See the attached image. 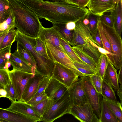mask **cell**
<instances>
[{
    "mask_svg": "<svg viewBox=\"0 0 122 122\" xmlns=\"http://www.w3.org/2000/svg\"><path fill=\"white\" fill-rule=\"evenodd\" d=\"M15 27L22 34L36 38L43 27L39 17L19 0H7Z\"/></svg>",
    "mask_w": 122,
    "mask_h": 122,
    "instance_id": "6da1fadb",
    "label": "cell"
},
{
    "mask_svg": "<svg viewBox=\"0 0 122 122\" xmlns=\"http://www.w3.org/2000/svg\"><path fill=\"white\" fill-rule=\"evenodd\" d=\"M16 41L23 44L31 53L36 63L35 70L44 76L51 77L55 63L41 56L35 50L36 38L27 36L17 30Z\"/></svg>",
    "mask_w": 122,
    "mask_h": 122,
    "instance_id": "7a4b0ae2",
    "label": "cell"
},
{
    "mask_svg": "<svg viewBox=\"0 0 122 122\" xmlns=\"http://www.w3.org/2000/svg\"><path fill=\"white\" fill-rule=\"evenodd\" d=\"M70 109L68 90L60 98L54 102L50 108L41 117L40 121L53 122L66 114L70 113Z\"/></svg>",
    "mask_w": 122,
    "mask_h": 122,
    "instance_id": "3957f363",
    "label": "cell"
},
{
    "mask_svg": "<svg viewBox=\"0 0 122 122\" xmlns=\"http://www.w3.org/2000/svg\"><path fill=\"white\" fill-rule=\"evenodd\" d=\"M101 21L103 30L111 46L113 54L115 64L114 67L116 69H119L122 64L121 37L118 34L113 28L108 26Z\"/></svg>",
    "mask_w": 122,
    "mask_h": 122,
    "instance_id": "277c9868",
    "label": "cell"
},
{
    "mask_svg": "<svg viewBox=\"0 0 122 122\" xmlns=\"http://www.w3.org/2000/svg\"><path fill=\"white\" fill-rule=\"evenodd\" d=\"M83 86L89 102L96 115L99 119L101 115L102 104L103 97L94 86L89 76L81 77Z\"/></svg>",
    "mask_w": 122,
    "mask_h": 122,
    "instance_id": "5b68a950",
    "label": "cell"
},
{
    "mask_svg": "<svg viewBox=\"0 0 122 122\" xmlns=\"http://www.w3.org/2000/svg\"><path fill=\"white\" fill-rule=\"evenodd\" d=\"M9 74L16 93L17 100L18 101H22V95L26 85L35 73L13 69L9 71Z\"/></svg>",
    "mask_w": 122,
    "mask_h": 122,
    "instance_id": "8992f818",
    "label": "cell"
},
{
    "mask_svg": "<svg viewBox=\"0 0 122 122\" xmlns=\"http://www.w3.org/2000/svg\"><path fill=\"white\" fill-rule=\"evenodd\" d=\"M44 43L47 53L51 60L54 62L59 63L70 69L79 76H84L76 69L73 62L67 55L54 46L48 41Z\"/></svg>",
    "mask_w": 122,
    "mask_h": 122,
    "instance_id": "52a82bcc",
    "label": "cell"
},
{
    "mask_svg": "<svg viewBox=\"0 0 122 122\" xmlns=\"http://www.w3.org/2000/svg\"><path fill=\"white\" fill-rule=\"evenodd\" d=\"M54 63L52 77L68 88L78 79L79 76L73 70L59 63Z\"/></svg>",
    "mask_w": 122,
    "mask_h": 122,
    "instance_id": "ba28073f",
    "label": "cell"
},
{
    "mask_svg": "<svg viewBox=\"0 0 122 122\" xmlns=\"http://www.w3.org/2000/svg\"><path fill=\"white\" fill-rule=\"evenodd\" d=\"M71 107L75 105H82L89 102L81 78L69 88Z\"/></svg>",
    "mask_w": 122,
    "mask_h": 122,
    "instance_id": "9c48e42d",
    "label": "cell"
},
{
    "mask_svg": "<svg viewBox=\"0 0 122 122\" xmlns=\"http://www.w3.org/2000/svg\"><path fill=\"white\" fill-rule=\"evenodd\" d=\"M70 114L82 122H100L89 102L81 106L71 107Z\"/></svg>",
    "mask_w": 122,
    "mask_h": 122,
    "instance_id": "30bf717a",
    "label": "cell"
},
{
    "mask_svg": "<svg viewBox=\"0 0 122 122\" xmlns=\"http://www.w3.org/2000/svg\"><path fill=\"white\" fill-rule=\"evenodd\" d=\"M38 37L44 42L48 41L54 46L67 55L60 40V38L63 37L54 26L49 28L43 26Z\"/></svg>",
    "mask_w": 122,
    "mask_h": 122,
    "instance_id": "8fae6325",
    "label": "cell"
},
{
    "mask_svg": "<svg viewBox=\"0 0 122 122\" xmlns=\"http://www.w3.org/2000/svg\"><path fill=\"white\" fill-rule=\"evenodd\" d=\"M4 109L24 116L35 122L40 121V116L32 106L25 102L18 101L12 102L9 107Z\"/></svg>",
    "mask_w": 122,
    "mask_h": 122,
    "instance_id": "7c38bea8",
    "label": "cell"
},
{
    "mask_svg": "<svg viewBox=\"0 0 122 122\" xmlns=\"http://www.w3.org/2000/svg\"><path fill=\"white\" fill-rule=\"evenodd\" d=\"M82 20L75 22L76 26L74 30L73 38L71 44L72 46L86 44L88 38L93 41L88 25L84 24Z\"/></svg>",
    "mask_w": 122,
    "mask_h": 122,
    "instance_id": "4fadbf2b",
    "label": "cell"
},
{
    "mask_svg": "<svg viewBox=\"0 0 122 122\" xmlns=\"http://www.w3.org/2000/svg\"><path fill=\"white\" fill-rule=\"evenodd\" d=\"M119 0H90L87 6L89 11L101 15L106 12H111Z\"/></svg>",
    "mask_w": 122,
    "mask_h": 122,
    "instance_id": "5bb4252c",
    "label": "cell"
},
{
    "mask_svg": "<svg viewBox=\"0 0 122 122\" xmlns=\"http://www.w3.org/2000/svg\"><path fill=\"white\" fill-rule=\"evenodd\" d=\"M68 89L67 86L51 77L44 91L48 97L55 102L60 98Z\"/></svg>",
    "mask_w": 122,
    "mask_h": 122,
    "instance_id": "9a60e30c",
    "label": "cell"
},
{
    "mask_svg": "<svg viewBox=\"0 0 122 122\" xmlns=\"http://www.w3.org/2000/svg\"><path fill=\"white\" fill-rule=\"evenodd\" d=\"M44 76L35 71V75L30 79L25 87L22 95V101L26 102L34 96L40 82Z\"/></svg>",
    "mask_w": 122,
    "mask_h": 122,
    "instance_id": "2e32d148",
    "label": "cell"
},
{
    "mask_svg": "<svg viewBox=\"0 0 122 122\" xmlns=\"http://www.w3.org/2000/svg\"><path fill=\"white\" fill-rule=\"evenodd\" d=\"M9 60L13 69L35 73V70L21 56L17 50L11 53Z\"/></svg>",
    "mask_w": 122,
    "mask_h": 122,
    "instance_id": "e0dca14e",
    "label": "cell"
},
{
    "mask_svg": "<svg viewBox=\"0 0 122 122\" xmlns=\"http://www.w3.org/2000/svg\"><path fill=\"white\" fill-rule=\"evenodd\" d=\"M0 122H35L32 120L20 114L0 108Z\"/></svg>",
    "mask_w": 122,
    "mask_h": 122,
    "instance_id": "ac0fdd59",
    "label": "cell"
},
{
    "mask_svg": "<svg viewBox=\"0 0 122 122\" xmlns=\"http://www.w3.org/2000/svg\"><path fill=\"white\" fill-rule=\"evenodd\" d=\"M114 65L109 61L105 73L103 80L109 83L116 91L119 88L118 74Z\"/></svg>",
    "mask_w": 122,
    "mask_h": 122,
    "instance_id": "d6986e66",
    "label": "cell"
},
{
    "mask_svg": "<svg viewBox=\"0 0 122 122\" xmlns=\"http://www.w3.org/2000/svg\"><path fill=\"white\" fill-rule=\"evenodd\" d=\"M114 21L113 28L121 37L122 31V9L121 0H119L111 12Z\"/></svg>",
    "mask_w": 122,
    "mask_h": 122,
    "instance_id": "ffe728a7",
    "label": "cell"
},
{
    "mask_svg": "<svg viewBox=\"0 0 122 122\" xmlns=\"http://www.w3.org/2000/svg\"><path fill=\"white\" fill-rule=\"evenodd\" d=\"M98 29L101 38L104 49L106 51L107 56L109 61L114 66L113 54L110 42L103 30L101 22L100 19Z\"/></svg>",
    "mask_w": 122,
    "mask_h": 122,
    "instance_id": "44dd1931",
    "label": "cell"
},
{
    "mask_svg": "<svg viewBox=\"0 0 122 122\" xmlns=\"http://www.w3.org/2000/svg\"><path fill=\"white\" fill-rule=\"evenodd\" d=\"M100 122H119L114 114L106 100L103 98L101 107V115Z\"/></svg>",
    "mask_w": 122,
    "mask_h": 122,
    "instance_id": "7402d4cb",
    "label": "cell"
},
{
    "mask_svg": "<svg viewBox=\"0 0 122 122\" xmlns=\"http://www.w3.org/2000/svg\"><path fill=\"white\" fill-rule=\"evenodd\" d=\"M91 41L90 39L88 38L86 44L75 47L84 51L92 57L97 64L102 53L98 48L92 44Z\"/></svg>",
    "mask_w": 122,
    "mask_h": 122,
    "instance_id": "603a6c76",
    "label": "cell"
},
{
    "mask_svg": "<svg viewBox=\"0 0 122 122\" xmlns=\"http://www.w3.org/2000/svg\"><path fill=\"white\" fill-rule=\"evenodd\" d=\"M17 50L21 56L35 70L36 65L35 60L30 51L18 41Z\"/></svg>",
    "mask_w": 122,
    "mask_h": 122,
    "instance_id": "cb8c5ba5",
    "label": "cell"
},
{
    "mask_svg": "<svg viewBox=\"0 0 122 122\" xmlns=\"http://www.w3.org/2000/svg\"><path fill=\"white\" fill-rule=\"evenodd\" d=\"M73 62L74 65L76 69L84 76H90L97 72V69L84 62L77 61Z\"/></svg>",
    "mask_w": 122,
    "mask_h": 122,
    "instance_id": "d4e9b609",
    "label": "cell"
},
{
    "mask_svg": "<svg viewBox=\"0 0 122 122\" xmlns=\"http://www.w3.org/2000/svg\"><path fill=\"white\" fill-rule=\"evenodd\" d=\"M54 102V101L49 98L32 107L41 117L50 108Z\"/></svg>",
    "mask_w": 122,
    "mask_h": 122,
    "instance_id": "484cf974",
    "label": "cell"
},
{
    "mask_svg": "<svg viewBox=\"0 0 122 122\" xmlns=\"http://www.w3.org/2000/svg\"><path fill=\"white\" fill-rule=\"evenodd\" d=\"M53 26L55 27L58 30L63 37L70 44H71L73 36L74 30H68L66 27L65 24H52Z\"/></svg>",
    "mask_w": 122,
    "mask_h": 122,
    "instance_id": "4316f807",
    "label": "cell"
},
{
    "mask_svg": "<svg viewBox=\"0 0 122 122\" xmlns=\"http://www.w3.org/2000/svg\"><path fill=\"white\" fill-rule=\"evenodd\" d=\"M101 95L103 98L114 101H117L115 94L112 86L103 80Z\"/></svg>",
    "mask_w": 122,
    "mask_h": 122,
    "instance_id": "83f0119b",
    "label": "cell"
},
{
    "mask_svg": "<svg viewBox=\"0 0 122 122\" xmlns=\"http://www.w3.org/2000/svg\"><path fill=\"white\" fill-rule=\"evenodd\" d=\"M16 35L17 30L15 28L10 29L0 43V50L12 45L16 41Z\"/></svg>",
    "mask_w": 122,
    "mask_h": 122,
    "instance_id": "f1b7e54d",
    "label": "cell"
},
{
    "mask_svg": "<svg viewBox=\"0 0 122 122\" xmlns=\"http://www.w3.org/2000/svg\"><path fill=\"white\" fill-rule=\"evenodd\" d=\"M60 40L67 55L73 61L84 62L76 54L67 40L63 37L61 38Z\"/></svg>",
    "mask_w": 122,
    "mask_h": 122,
    "instance_id": "f546056e",
    "label": "cell"
},
{
    "mask_svg": "<svg viewBox=\"0 0 122 122\" xmlns=\"http://www.w3.org/2000/svg\"><path fill=\"white\" fill-rule=\"evenodd\" d=\"M11 13L7 0H0V24L5 21Z\"/></svg>",
    "mask_w": 122,
    "mask_h": 122,
    "instance_id": "4dcf8cb0",
    "label": "cell"
},
{
    "mask_svg": "<svg viewBox=\"0 0 122 122\" xmlns=\"http://www.w3.org/2000/svg\"><path fill=\"white\" fill-rule=\"evenodd\" d=\"M111 110L118 119L122 122V106L118 101L105 99Z\"/></svg>",
    "mask_w": 122,
    "mask_h": 122,
    "instance_id": "1f68e13d",
    "label": "cell"
},
{
    "mask_svg": "<svg viewBox=\"0 0 122 122\" xmlns=\"http://www.w3.org/2000/svg\"><path fill=\"white\" fill-rule=\"evenodd\" d=\"M72 48L76 54L84 62L98 70L97 64L92 57L83 50L78 48L72 46Z\"/></svg>",
    "mask_w": 122,
    "mask_h": 122,
    "instance_id": "d6a6232c",
    "label": "cell"
},
{
    "mask_svg": "<svg viewBox=\"0 0 122 122\" xmlns=\"http://www.w3.org/2000/svg\"><path fill=\"white\" fill-rule=\"evenodd\" d=\"M109 61L105 54L102 53L97 63L98 71L97 73L103 79Z\"/></svg>",
    "mask_w": 122,
    "mask_h": 122,
    "instance_id": "836d02e7",
    "label": "cell"
},
{
    "mask_svg": "<svg viewBox=\"0 0 122 122\" xmlns=\"http://www.w3.org/2000/svg\"><path fill=\"white\" fill-rule=\"evenodd\" d=\"M101 16L89 11L86 15L89 21L88 26L92 34L97 29Z\"/></svg>",
    "mask_w": 122,
    "mask_h": 122,
    "instance_id": "e575fe53",
    "label": "cell"
},
{
    "mask_svg": "<svg viewBox=\"0 0 122 122\" xmlns=\"http://www.w3.org/2000/svg\"><path fill=\"white\" fill-rule=\"evenodd\" d=\"M11 46L0 50V69H4L6 63L9 60L11 54Z\"/></svg>",
    "mask_w": 122,
    "mask_h": 122,
    "instance_id": "d590c367",
    "label": "cell"
},
{
    "mask_svg": "<svg viewBox=\"0 0 122 122\" xmlns=\"http://www.w3.org/2000/svg\"><path fill=\"white\" fill-rule=\"evenodd\" d=\"M36 44L34 47L35 50L38 54L43 57L51 60L47 53L44 43L38 37L36 38Z\"/></svg>",
    "mask_w": 122,
    "mask_h": 122,
    "instance_id": "8d00e7d4",
    "label": "cell"
},
{
    "mask_svg": "<svg viewBox=\"0 0 122 122\" xmlns=\"http://www.w3.org/2000/svg\"><path fill=\"white\" fill-rule=\"evenodd\" d=\"M92 83L97 91L102 94L103 79L97 73L90 76Z\"/></svg>",
    "mask_w": 122,
    "mask_h": 122,
    "instance_id": "74e56055",
    "label": "cell"
},
{
    "mask_svg": "<svg viewBox=\"0 0 122 122\" xmlns=\"http://www.w3.org/2000/svg\"><path fill=\"white\" fill-rule=\"evenodd\" d=\"M15 27L14 18L11 13L5 21L0 24V33Z\"/></svg>",
    "mask_w": 122,
    "mask_h": 122,
    "instance_id": "f35d334b",
    "label": "cell"
},
{
    "mask_svg": "<svg viewBox=\"0 0 122 122\" xmlns=\"http://www.w3.org/2000/svg\"><path fill=\"white\" fill-rule=\"evenodd\" d=\"M4 89L7 92L6 97L10 100L12 102L16 101V93L10 80Z\"/></svg>",
    "mask_w": 122,
    "mask_h": 122,
    "instance_id": "ab89813d",
    "label": "cell"
},
{
    "mask_svg": "<svg viewBox=\"0 0 122 122\" xmlns=\"http://www.w3.org/2000/svg\"><path fill=\"white\" fill-rule=\"evenodd\" d=\"M49 98L45 94L44 91L34 96L29 101L26 102L30 106H34L42 101Z\"/></svg>",
    "mask_w": 122,
    "mask_h": 122,
    "instance_id": "60d3db41",
    "label": "cell"
},
{
    "mask_svg": "<svg viewBox=\"0 0 122 122\" xmlns=\"http://www.w3.org/2000/svg\"><path fill=\"white\" fill-rule=\"evenodd\" d=\"M4 69H0V86L1 88H4L10 82L9 72Z\"/></svg>",
    "mask_w": 122,
    "mask_h": 122,
    "instance_id": "b9f144b4",
    "label": "cell"
},
{
    "mask_svg": "<svg viewBox=\"0 0 122 122\" xmlns=\"http://www.w3.org/2000/svg\"><path fill=\"white\" fill-rule=\"evenodd\" d=\"M51 77L48 76H44L40 82L37 91L34 96L45 91L49 83Z\"/></svg>",
    "mask_w": 122,
    "mask_h": 122,
    "instance_id": "7bdbcfd3",
    "label": "cell"
},
{
    "mask_svg": "<svg viewBox=\"0 0 122 122\" xmlns=\"http://www.w3.org/2000/svg\"><path fill=\"white\" fill-rule=\"evenodd\" d=\"M92 37L93 41L99 47L104 49L101 38L98 28L92 34Z\"/></svg>",
    "mask_w": 122,
    "mask_h": 122,
    "instance_id": "ee69618b",
    "label": "cell"
},
{
    "mask_svg": "<svg viewBox=\"0 0 122 122\" xmlns=\"http://www.w3.org/2000/svg\"><path fill=\"white\" fill-rule=\"evenodd\" d=\"M100 20L106 25L110 27L113 28L114 21L112 16L103 14L101 16Z\"/></svg>",
    "mask_w": 122,
    "mask_h": 122,
    "instance_id": "f6af8a7d",
    "label": "cell"
},
{
    "mask_svg": "<svg viewBox=\"0 0 122 122\" xmlns=\"http://www.w3.org/2000/svg\"><path fill=\"white\" fill-rule=\"evenodd\" d=\"M90 0H76L75 4L82 7H86L88 4Z\"/></svg>",
    "mask_w": 122,
    "mask_h": 122,
    "instance_id": "bcb514c9",
    "label": "cell"
},
{
    "mask_svg": "<svg viewBox=\"0 0 122 122\" xmlns=\"http://www.w3.org/2000/svg\"><path fill=\"white\" fill-rule=\"evenodd\" d=\"M76 26L75 22H69L66 24V27L68 30H73Z\"/></svg>",
    "mask_w": 122,
    "mask_h": 122,
    "instance_id": "7dc6e473",
    "label": "cell"
},
{
    "mask_svg": "<svg viewBox=\"0 0 122 122\" xmlns=\"http://www.w3.org/2000/svg\"><path fill=\"white\" fill-rule=\"evenodd\" d=\"M117 94L119 97L120 102L122 106V84L119 86V88L117 91Z\"/></svg>",
    "mask_w": 122,
    "mask_h": 122,
    "instance_id": "c3c4849f",
    "label": "cell"
},
{
    "mask_svg": "<svg viewBox=\"0 0 122 122\" xmlns=\"http://www.w3.org/2000/svg\"><path fill=\"white\" fill-rule=\"evenodd\" d=\"M118 74V82L121 84H122V64L121 66Z\"/></svg>",
    "mask_w": 122,
    "mask_h": 122,
    "instance_id": "681fc988",
    "label": "cell"
},
{
    "mask_svg": "<svg viewBox=\"0 0 122 122\" xmlns=\"http://www.w3.org/2000/svg\"><path fill=\"white\" fill-rule=\"evenodd\" d=\"M7 92L3 88H1L0 89V97H6Z\"/></svg>",
    "mask_w": 122,
    "mask_h": 122,
    "instance_id": "f907efd6",
    "label": "cell"
},
{
    "mask_svg": "<svg viewBox=\"0 0 122 122\" xmlns=\"http://www.w3.org/2000/svg\"><path fill=\"white\" fill-rule=\"evenodd\" d=\"M9 30H6L0 33V43L1 42Z\"/></svg>",
    "mask_w": 122,
    "mask_h": 122,
    "instance_id": "816d5d0a",
    "label": "cell"
},
{
    "mask_svg": "<svg viewBox=\"0 0 122 122\" xmlns=\"http://www.w3.org/2000/svg\"><path fill=\"white\" fill-rule=\"evenodd\" d=\"M82 20L83 23L85 25H88L89 23V20L86 16Z\"/></svg>",
    "mask_w": 122,
    "mask_h": 122,
    "instance_id": "f5cc1de1",
    "label": "cell"
},
{
    "mask_svg": "<svg viewBox=\"0 0 122 122\" xmlns=\"http://www.w3.org/2000/svg\"><path fill=\"white\" fill-rule=\"evenodd\" d=\"M46 1H51L52 2H57L59 1H67V0H44Z\"/></svg>",
    "mask_w": 122,
    "mask_h": 122,
    "instance_id": "db71d44e",
    "label": "cell"
},
{
    "mask_svg": "<svg viewBox=\"0 0 122 122\" xmlns=\"http://www.w3.org/2000/svg\"><path fill=\"white\" fill-rule=\"evenodd\" d=\"M67 1L72 3L74 4H75L76 0H67Z\"/></svg>",
    "mask_w": 122,
    "mask_h": 122,
    "instance_id": "11a10c76",
    "label": "cell"
},
{
    "mask_svg": "<svg viewBox=\"0 0 122 122\" xmlns=\"http://www.w3.org/2000/svg\"><path fill=\"white\" fill-rule=\"evenodd\" d=\"M122 1V0H121Z\"/></svg>",
    "mask_w": 122,
    "mask_h": 122,
    "instance_id": "9f6ffc18",
    "label": "cell"
}]
</instances>
